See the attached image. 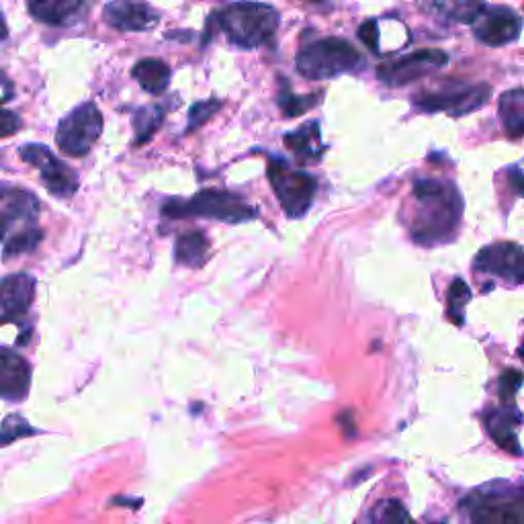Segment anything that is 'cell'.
I'll return each instance as SVG.
<instances>
[{
  "instance_id": "6da1fadb",
  "label": "cell",
  "mask_w": 524,
  "mask_h": 524,
  "mask_svg": "<svg viewBox=\"0 0 524 524\" xmlns=\"http://www.w3.org/2000/svg\"><path fill=\"white\" fill-rule=\"evenodd\" d=\"M414 211L410 236L420 246H439L457 236L463 217V199L453 183L420 179L412 189Z\"/></svg>"
},
{
  "instance_id": "7a4b0ae2",
  "label": "cell",
  "mask_w": 524,
  "mask_h": 524,
  "mask_svg": "<svg viewBox=\"0 0 524 524\" xmlns=\"http://www.w3.org/2000/svg\"><path fill=\"white\" fill-rule=\"evenodd\" d=\"M279 23L281 17L271 5L252 3V0L246 3L244 0V3H232L213 13L207 21V33L203 39H207L211 31H222L234 46L256 50L275 39Z\"/></svg>"
},
{
  "instance_id": "3957f363",
  "label": "cell",
  "mask_w": 524,
  "mask_h": 524,
  "mask_svg": "<svg viewBox=\"0 0 524 524\" xmlns=\"http://www.w3.org/2000/svg\"><path fill=\"white\" fill-rule=\"evenodd\" d=\"M162 215L168 220H187V217H207L226 224L250 222L258 215L242 197L228 191L205 189L191 199H168L162 205Z\"/></svg>"
},
{
  "instance_id": "277c9868",
  "label": "cell",
  "mask_w": 524,
  "mask_h": 524,
  "mask_svg": "<svg viewBox=\"0 0 524 524\" xmlns=\"http://www.w3.org/2000/svg\"><path fill=\"white\" fill-rule=\"evenodd\" d=\"M363 54L344 39L328 37L305 43L297 54V70L305 78L326 80L340 74H355L365 70Z\"/></svg>"
},
{
  "instance_id": "5b68a950",
  "label": "cell",
  "mask_w": 524,
  "mask_h": 524,
  "mask_svg": "<svg viewBox=\"0 0 524 524\" xmlns=\"http://www.w3.org/2000/svg\"><path fill=\"white\" fill-rule=\"evenodd\" d=\"M267 177L283 211L291 220H299L310 211L318 189V181L312 174L293 170L285 160L275 158L267 166Z\"/></svg>"
},
{
  "instance_id": "8992f818",
  "label": "cell",
  "mask_w": 524,
  "mask_h": 524,
  "mask_svg": "<svg viewBox=\"0 0 524 524\" xmlns=\"http://www.w3.org/2000/svg\"><path fill=\"white\" fill-rule=\"evenodd\" d=\"M490 84H445L439 91H428L414 97V107L422 113H449L451 117H463L482 109L490 101Z\"/></svg>"
},
{
  "instance_id": "52a82bcc",
  "label": "cell",
  "mask_w": 524,
  "mask_h": 524,
  "mask_svg": "<svg viewBox=\"0 0 524 524\" xmlns=\"http://www.w3.org/2000/svg\"><path fill=\"white\" fill-rule=\"evenodd\" d=\"M103 131V115L95 103H84L66 115L56 131L58 148L68 154L82 158L93 150Z\"/></svg>"
},
{
  "instance_id": "ba28073f",
  "label": "cell",
  "mask_w": 524,
  "mask_h": 524,
  "mask_svg": "<svg viewBox=\"0 0 524 524\" xmlns=\"http://www.w3.org/2000/svg\"><path fill=\"white\" fill-rule=\"evenodd\" d=\"M449 64V54L443 50H418L377 66V78L387 86H406L426 74L439 72Z\"/></svg>"
},
{
  "instance_id": "9c48e42d",
  "label": "cell",
  "mask_w": 524,
  "mask_h": 524,
  "mask_svg": "<svg viewBox=\"0 0 524 524\" xmlns=\"http://www.w3.org/2000/svg\"><path fill=\"white\" fill-rule=\"evenodd\" d=\"M21 158L35 166L41 174L46 189L60 199H68L78 191V174L60 158H56L46 146L27 144L19 150Z\"/></svg>"
},
{
  "instance_id": "30bf717a",
  "label": "cell",
  "mask_w": 524,
  "mask_h": 524,
  "mask_svg": "<svg viewBox=\"0 0 524 524\" xmlns=\"http://www.w3.org/2000/svg\"><path fill=\"white\" fill-rule=\"evenodd\" d=\"M473 269L484 275L500 277L512 285H522V248L516 242H496L479 250L473 260Z\"/></svg>"
},
{
  "instance_id": "8fae6325",
  "label": "cell",
  "mask_w": 524,
  "mask_h": 524,
  "mask_svg": "<svg viewBox=\"0 0 524 524\" xmlns=\"http://www.w3.org/2000/svg\"><path fill=\"white\" fill-rule=\"evenodd\" d=\"M471 25L475 39L492 48L516 41L522 31V19L510 7H486Z\"/></svg>"
},
{
  "instance_id": "7c38bea8",
  "label": "cell",
  "mask_w": 524,
  "mask_h": 524,
  "mask_svg": "<svg viewBox=\"0 0 524 524\" xmlns=\"http://www.w3.org/2000/svg\"><path fill=\"white\" fill-rule=\"evenodd\" d=\"M467 510L473 524H524V500L518 492L514 496L477 494Z\"/></svg>"
},
{
  "instance_id": "4fadbf2b",
  "label": "cell",
  "mask_w": 524,
  "mask_h": 524,
  "mask_svg": "<svg viewBox=\"0 0 524 524\" xmlns=\"http://www.w3.org/2000/svg\"><path fill=\"white\" fill-rule=\"evenodd\" d=\"M39 217V201L33 193L3 187L0 189V242H3L9 232L17 226L31 228Z\"/></svg>"
},
{
  "instance_id": "5bb4252c",
  "label": "cell",
  "mask_w": 524,
  "mask_h": 524,
  "mask_svg": "<svg viewBox=\"0 0 524 524\" xmlns=\"http://www.w3.org/2000/svg\"><path fill=\"white\" fill-rule=\"evenodd\" d=\"M33 19L52 27L78 25L91 9V0H27Z\"/></svg>"
},
{
  "instance_id": "9a60e30c",
  "label": "cell",
  "mask_w": 524,
  "mask_h": 524,
  "mask_svg": "<svg viewBox=\"0 0 524 524\" xmlns=\"http://www.w3.org/2000/svg\"><path fill=\"white\" fill-rule=\"evenodd\" d=\"M105 21L119 31H148L160 15L142 0H111L105 7Z\"/></svg>"
},
{
  "instance_id": "2e32d148",
  "label": "cell",
  "mask_w": 524,
  "mask_h": 524,
  "mask_svg": "<svg viewBox=\"0 0 524 524\" xmlns=\"http://www.w3.org/2000/svg\"><path fill=\"white\" fill-rule=\"evenodd\" d=\"M31 383V369L23 357L0 346V400L21 402Z\"/></svg>"
},
{
  "instance_id": "e0dca14e",
  "label": "cell",
  "mask_w": 524,
  "mask_h": 524,
  "mask_svg": "<svg viewBox=\"0 0 524 524\" xmlns=\"http://www.w3.org/2000/svg\"><path fill=\"white\" fill-rule=\"evenodd\" d=\"M35 299V279L27 273H17L0 279V308L9 320L23 318Z\"/></svg>"
},
{
  "instance_id": "ac0fdd59",
  "label": "cell",
  "mask_w": 524,
  "mask_h": 524,
  "mask_svg": "<svg viewBox=\"0 0 524 524\" xmlns=\"http://www.w3.org/2000/svg\"><path fill=\"white\" fill-rule=\"evenodd\" d=\"M422 13L445 23H465L471 25L484 13V0H416Z\"/></svg>"
},
{
  "instance_id": "d6986e66",
  "label": "cell",
  "mask_w": 524,
  "mask_h": 524,
  "mask_svg": "<svg viewBox=\"0 0 524 524\" xmlns=\"http://www.w3.org/2000/svg\"><path fill=\"white\" fill-rule=\"evenodd\" d=\"M285 146L301 160V162H318L326 152V144L322 142V131L318 121H308L295 131L285 134Z\"/></svg>"
},
{
  "instance_id": "ffe728a7",
  "label": "cell",
  "mask_w": 524,
  "mask_h": 524,
  "mask_svg": "<svg viewBox=\"0 0 524 524\" xmlns=\"http://www.w3.org/2000/svg\"><path fill=\"white\" fill-rule=\"evenodd\" d=\"M520 424L522 418L514 408L494 410L488 418V428L490 434L494 436V441L514 455H520V439H518Z\"/></svg>"
},
{
  "instance_id": "44dd1931",
  "label": "cell",
  "mask_w": 524,
  "mask_h": 524,
  "mask_svg": "<svg viewBox=\"0 0 524 524\" xmlns=\"http://www.w3.org/2000/svg\"><path fill=\"white\" fill-rule=\"evenodd\" d=\"M174 258L179 265L189 269H201L209 258V240L201 230L185 232L174 242Z\"/></svg>"
},
{
  "instance_id": "7402d4cb",
  "label": "cell",
  "mask_w": 524,
  "mask_h": 524,
  "mask_svg": "<svg viewBox=\"0 0 524 524\" xmlns=\"http://www.w3.org/2000/svg\"><path fill=\"white\" fill-rule=\"evenodd\" d=\"M504 131L508 138L520 140L524 134V91L520 86L516 89L504 93L500 97V107H498Z\"/></svg>"
},
{
  "instance_id": "603a6c76",
  "label": "cell",
  "mask_w": 524,
  "mask_h": 524,
  "mask_svg": "<svg viewBox=\"0 0 524 524\" xmlns=\"http://www.w3.org/2000/svg\"><path fill=\"white\" fill-rule=\"evenodd\" d=\"M131 76L138 80V84L146 93L160 95L168 89V84H170V66L162 60L146 58L134 66Z\"/></svg>"
},
{
  "instance_id": "cb8c5ba5",
  "label": "cell",
  "mask_w": 524,
  "mask_h": 524,
  "mask_svg": "<svg viewBox=\"0 0 524 524\" xmlns=\"http://www.w3.org/2000/svg\"><path fill=\"white\" fill-rule=\"evenodd\" d=\"M164 105H146L134 113V138L136 146H142L154 138L164 121Z\"/></svg>"
},
{
  "instance_id": "d4e9b609",
  "label": "cell",
  "mask_w": 524,
  "mask_h": 524,
  "mask_svg": "<svg viewBox=\"0 0 524 524\" xmlns=\"http://www.w3.org/2000/svg\"><path fill=\"white\" fill-rule=\"evenodd\" d=\"M369 524H412V520L400 500L385 498L373 506Z\"/></svg>"
},
{
  "instance_id": "484cf974",
  "label": "cell",
  "mask_w": 524,
  "mask_h": 524,
  "mask_svg": "<svg viewBox=\"0 0 524 524\" xmlns=\"http://www.w3.org/2000/svg\"><path fill=\"white\" fill-rule=\"evenodd\" d=\"M285 89L279 93V109L283 111L285 117H299L303 115L305 111H310L314 105H318L322 101V93L318 95H305V97H299V95H293L289 91V84L285 80H281Z\"/></svg>"
},
{
  "instance_id": "4316f807",
  "label": "cell",
  "mask_w": 524,
  "mask_h": 524,
  "mask_svg": "<svg viewBox=\"0 0 524 524\" xmlns=\"http://www.w3.org/2000/svg\"><path fill=\"white\" fill-rule=\"evenodd\" d=\"M41 238H43V232H41L37 226L23 228V230L15 232V234L9 238L7 246H5V260L33 252V250L39 246Z\"/></svg>"
},
{
  "instance_id": "83f0119b",
  "label": "cell",
  "mask_w": 524,
  "mask_h": 524,
  "mask_svg": "<svg viewBox=\"0 0 524 524\" xmlns=\"http://www.w3.org/2000/svg\"><path fill=\"white\" fill-rule=\"evenodd\" d=\"M469 299H471V291L467 283L463 279H455L447 293V314L451 322L459 326L463 324V312H465V305L469 303Z\"/></svg>"
},
{
  "instance_id": "f1b7e54d",
  "label": "cell",
  "mask_w": 524,
  "mask_h": 524,
  "mask_svg": "<svg viewBox=\"0 0 524 524\" xmlns=\"http://www.w3.org/2000/svg\"><path fill=\"white\" fill-rule=\"evenodd\" d=\"M220 107H222V103L217 101V99H209V101H199V103H195V105L191 107V111H189V125H187V129H185V134H191V131H195V129H199L203 123H207V121L213 117V113L220 111Z\"/></svg>"
},
{
  "instance_id": "f546056e",
  "label": "cell",
  "mask_w": 524,
  "mask_h": 524,
  "mask_svg": "<svg viewBox=\"0 0 524 524\" xmlns=\"http://www.w3.org/2000/svg\"><path fill=\"white\" fill-rule=\"evenodd\" d=\"M520 385H522V375H520V371L512 369V371L504 373L502 379H500L502 398H504V400H514L516 393L520 391Z\"/></svg>"
},
{
  "instance_id": "4dcf8cb0",
  "label": "cell",
  "mask_w": 524,
  "mask_h": 524,
  "mask_svg": "<svg viewBox=\"0 0 524 524\" xmlns=\"http://www.w3.org/2000/svg\"><path fill=\"white\" fill-rule=\"evenodd\" d=\"M21 127H23V123H21V117L17 113L0 109V138L15 136Z\"/></svg>"
},
{
  "instance_id": "1f68e13d",
  "label": "cell",
  "mask_w": 524,
  "mask_h": 524,
  "mask_svg": "<svg viewBox=\"0 0 524 524\" xmlns=\"http://www.w3.org/2000/svg\"><path fill=\"white\" fill-rule=\"evenodd\" d=\"M359 37H361V41L365 43V46H367L371 52L381 54V52H379V27H377V21H367L365 25H361Z\"/></svg>"
},
{
  "instance_id": "d6a6232c",
  "label": "cell",
  "mask_w": 524,
  "mask_h": 524,
  "mask_svg": "<svg viewBox=\"0 0 524 524\" xmlns=\"http://www.w3.org/2000/svg\"><path fill=\"white\" fill-rule=\"evenodd\" d=\"M9 37V27H7V21H5V15L3 11H0V41Z\"/></svg>"
}]
</instances>
